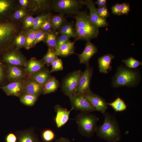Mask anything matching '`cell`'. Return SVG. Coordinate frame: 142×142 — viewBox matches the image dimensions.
<instances>
[{"label": "cell", "instance_id": "23", "mask_svg": "<svg viewBox=\"0 0 142 142\" xmlns=\"http://www.w3.org/2000/svg\"><path fill=\"white\" fill-rule=\"evenodd\" d=\"M4 59L6 62L11 64L18 65H24L23 61L21 57L14 52L6 54Z\"/></svg>", "mask_w": 142, "mask_h": 142}, {"label": "cell", "instance_id": "21", "mask_svg": "<svg viewBox=\"0 0 142 142\" xmlns=\"http://www.w3.org/2000/svg\"><path fill=\"white\" fill-rule=\"evenodd\" d=\"M44 63L42 61L33 59L28 62L26 64V70L30 73H35L43 68Z\"/></svg>", "mask_w": 142, "mask_h": 142}, {"label": "cell", "instance_id": "37", "mask_svg": "<svg viewBox=\"0 0 142 142\" xmlns=\"http://www.w3.org/2000/svg\"><path fill=\"white\" fill-rule=\"evenodd\" d=\"M48 17L41 25L40 28L44 32H49L52 28L51 20Z\"/></svg>", "mask_w": 142, "mask_h": 142}, {"label": "cell", "instance_id": "31", "mask_svg": "<svg viewBox=\"0 0 142 142\" xmlns=\"http://www.w3.org/2000/svg\"><path fill=\"white\" fill-rule=\"evenodd\" d=\"M122 62L126 66L130 69H134L142 65V63L134 58L130 57L127 59L123 60Z\"/></svg>", "mask_w": 142, "mask_h": 142}, {"label": "cell", "instance_id": "39", "mask_svg": "<svg viewBox=\"0 0 142 142\" xmlns=\"http://www.w3.org/2000/svg\"><path fill=\"white\" fill-rule=\"evenodd\" d=\"M10 6L9 2L5 0H0V14L8 9Z\"/></svg>", "mask_w": 142, "mask_h": 142}, {"label": "cell", "instance_id": "8", "mask_svg": "<svg viewBox=\"0 0 142 142\" xmlns=\"http://www.w3.org/2000/svg\"><path fill=\"white\" fill-rule=\"evenodd\" d=\"M69 98L73 109L89 113L96 111L95 108L84 95L74 94Z\"/></svg>", "mask_w": 142, "mask_h": 142}, {"label": "cell", "instance_id": "3", "mask_svg": "<svg viewBox=\"0 0 142 142\" xmlns=\"http://www.w3.org/2000/svg\"><path fill=\"white\" fill-rule=\"evenodd\" d=\"M138 73L123 67H119L112 79V85L117 88L121 86L134 87L138 82Z\"/></svg>", "mask_w": 142, "mask_h": 142}, {"label": "cell", "instance_id": "27", "mask_svg": "<svg viewBox=\"0 0 142 142\" xmlns=\"http://www.w3.org/2000/svg\"><path fill=\"white\" fill-rule=\"evenodd\" d=\"M37 97L34 95L23 94L20 97V100L24 104L28 106H32L36 103Z\"/></svg>", "mask_w": 142, "mask_h": 142}, {"label": "cell", "instance_id": "42", "mask_svg": "<svg viewBox=\"0 0 142 142\" xmlns=\"http://www.w3.org/2000/svg\"><path fill=\"white\" fill-rule=\"evenodd\" d=\"M34 18L29 16L27 17L24 21V26L25 28H29L32 26Z\"/></svg>", "mask_w": 142, "mask_h": 142}, {"label": "cell", "instance_id": "25", "mask_svg": "<svg viewBox=\"0 0 142 142\" xmlns=\"http://www.w3.org/2000/svg\"><path fill=\"white\" fill-rule=\"evenodd\" d=\"M116 112L122 111L125 110L127 106L124 101L119 97H118L113 102L107 103Z\"/></svg>", "mask_w": 142, "mask_h": 142}, {"label": "cell", "instance_id": "24", "mask_svg": "<svg viewBox=\"0 0 142 142\" xmlns=\"http://www.w3.org/2000/svg\"><path fill=\"white\" fill-rule=\"evenodd\" d=\"M59 32L68 36L70 37H75V31L72 24L69 23H64L58 29Z\"/></svg>", "mask_w": 142, "mask_h": 142}, {"label": "cell", "instance_id": "15", "mask_svg": "<svg viewBox=\"0 0 142 142\" xmlns=\"http://www.w3.org/2000/svg\"><path fill=\"white\" fill-rule=\"evenodd\" d=\"M17 142H39L32 130L28 129L16 132Z\"/></svg>", "mask_w": 142, "mask_h": 142}, {"label": "cell", "instance_id": "41", "mask_svg": "<svg viewBox=\"0 0 142 142\" xmlns=\"http://www.w3.org/2000/svg\"><path fill=\"white\" fill-rule=\"evenodd\" d=\"M26 39L25 37L21 34L17 37L15 40V42L17 45L19 46H22L25 44Z\"/></svg>", "mask_w": 142, "mask_h": 142}, {"label": "cell", "instance_id": "49", "mask_svg": "<svg viewBox=\"0 0 142 142\" xmlns=\"http://www.w3.org/2000/svg\"><path fill=\"white\" fill-rule=\"evenodd\" d=\"M3 76V71L2 68L0 65V81L2 78Z\"/></svg>", "mask_w": 142, "mask_h": 142}, {"label": "cell", "instance_id": "14", "mask_svg": "<svg viewBox=\"0 0 142 142\" xmlns=\"http://www.w3.org/2000/svg\"><path fill=\"white\" fill-rule=\"evenodd\" d=\"M114 58V56L111 54H107L100 57L98 60L99 71L103 73H107L109 70L112 69L110 65L112 60Z\"/></svg>", "mask_w": 142, "mask_h": 142}, {"label": "cell", "instance_id": "47", "mask_svg": "<svg viewBox=\"0 0 142 142\" xmlns=\"http://www.w3.org/2000/svg\"><path fill=\"white\" fill-rule=\"evenodd\" d=\"M55 142H70L69 140L64 138H60L56 141Z\"/></svg>", "mask_w": 142, "mask_h": 142}, {"label": "cell", "instance_id": "36", "mask_svg": "<svg viewBox=\"0 0 142 142\" xmlns=\"http://www.w3.org/2000/svg\"><path fill=\"white\" fill-rule=\"evenodd\" d=\"M46 33L42 30H37L35 40L33 45H35L44 39Z\"/></svg>", "mask_w": 142, "mask_h": 142}, {"label": "cell", "instance_id": "22", "mask_svg": "<svg viewBox=\"0 0 142 142\" xmlns=\"http://www.w3.org/2000/svg\"><path fill=\"white\" fill-rule=\"evenodd\" d=\"M58 37V33L54 30L46 33L44 39L49 48L55 50Z\"/></svg>", "mask_w": 142, "mask_h": 142}, {"label": "cell", "instance_id": "43", "mask_svg": "<svg viewBox=\"0 0 142 142\" xmlns=\"http://www.w3.org/2000/svg\"><path fill=\"white\" fill-rule=\"evenodd\" d=\"M17 140L16 135L12 133L8 134L6 138V142H17Z\"/></svg>", "mask_w": 142, "mask_h": 142}, {"label": "cell", "instance_id": "26", "mask_svg": "<svg viewBox=\"0 0 142 142\" xmlns=\"http://www.w3.org/2000/svg\"><path fill=\"white\" fill-rule=\"evenodd\" d=\"M64 14H60L54 16L51 19L52 28L53 30H58L65 23Z\"/></svg>", "mask_w": 142, "mask_h": 142}, {"label": "cell", "instance_id": "20", "mask_svg": "<svg viewBox=\"0 0 142 142\" xmlns=\"http://www.w3.org/2000/svg\"><path fill=\"white\" fill-rule=\"evenodd\" d=\"M50 72L48 70L41 69L34 74L33 79L43 87L50 77Z\"/></svg>", "mask_w": 142, "mask_h": 142}, {"label": "cell", "instance_id": "33", "mask_svg": "<svg viewBox=\"0 0 142 142\" xmlns=\"http://www.w3.org/2000/svg\"><path fill=\"white\" fill-rule=\"evenodd\" d=\"M42 136L44 141L46 142H49L54 139L55 134L52 130L47 129L43 131L42 133Z\"/></svg>", "mask_w": 142, "mask_h": 142}, {"label": "cell", "instance_id": "34", "mask_svg": "<svg viewBox=\"0 0 142 142\" xmlns=\"http://www.w3.org/2000/svg\"><path fill=\"white\" fill-rule=\"evenodd\" d=\"M52 70L50 72L61 70L63 69L62 61L57 57L51 63Z\"/></svg>", "mask_w": 142, "mask_h": 142}, {"label": "cell", "instance_id": "6", "mask_svg": "<svg viewBox=\"0 0 142 142\" xmlns=\"http://www.w3.org/2000/svg\"><path fill=\"white\" fill-rule=\"evenodd\" d=\"M82 5L80 1L75 0H57L53 4L54 9L60 14H75Z\"/></svg>", "mask_w": 142, "mask_h": 142}, {"label": "cell", "instance_id": "12", "mask_svg": "<svg viewBox=\"0 0 142 142\" xmlns=\"http://www.w3.org/2000/svg\"><path fill=\"white\" fill-rule=\"evenodd\" d=\"M98 51L97 48L90 40L87 41L82 52L78 54L80 63L89 64V61L93 56Z\"/></svg>", "mask_w": 142, "mask_h": 142}, {"label": "cell", "instance_id": "35", "mask_svg": "<svg viewBox=\"0 0 142 142\" xmlns=\"http://www.w3.org/2000/svg\"><path fill=\"white\" fill-rule=\"evenodd\" d=\"M70 38V37L66 35L61 34L58 37L55 50L69 40V39Z\"/></svg>", "mask_w": 142, "mask_h": 142}, {"label": "cell", "instance_id": "2", "mask_svg": "<svg viewBox=\"0 0 142 142\" xmlns=\"http://www.w3.org/2000/svg\"><path fill=\"white\" fill-rule=\"evenodd\" d=\"M103 124L97 127L98 136L108 142H117L121 138V133L118 123L115 117L106 112L103 114Z\"/></svg>", "mask_w": 142, "mask_h": 142}, {"label": "cell", "instance_id": "29", "mask_svg": "<svg viewBox=\"0 0 142 142\" xmlns=\"http://www.w3.org/2000/svg\"><path fill=\"white\" fill-rule=\"evenodd\" d=\"M50 16L48 13L37 16L34 18L33 26V29L34 31L37 30L44 21Z\"/></svg>", "mask_w": 142, "mask_h": 142}, {"label": "cell", "instance_id": "7", "mask_svg": "<svg viewBox=\"0 0 142 142\" xmlns=\"http://www.w3.org/2000/svg\"><path fill=\"white\" fill-rule=\"evenodd\" d=\"M86 66L85 71L80 76L75 94L84 95L90 90V84L93 69L89 64Z\"/></svg>", "mask_w": 142, "mask_h": 142}, {"label": "cell", "instance_id": "45", "mask_svg": "<svg viewBox=\"0 0 142 142\" xmlns=\"http://www.w3.org/2000/svg\"><path fill=\"white\" fill-rule=\"evenodd\" d=\"M26 14L25 11L22 9H20L14 13V17L16 19H19L23 17Z\"/></svg>", "mask_w": 142, "mask_h": 142}, {"label": "cell", "instance_id": "1", "mask_svg": "<svg viewBox=\"0 0 142 142\" xmlns=\"http://www.w3.org/2000/svg\"><path fill=\"white\" fill-rule=\"evenodd\" d=\"M75 34L76 40L87 41L95 38L99 33L98 28L91 21L85 11H78L76 14Z\"/></svg>", "mask_w": 142, "mask_h": 142}, {"label": "cell", "instance_id": "46", "mask_svg": "<svg viewBox=\"0 0 142 142\" xmlns=\"http://www.w3.org/2000/svg\"><path fill=\"white\" fill-rule=\"evenodd\" d=\"M106 0H97L95 2V3L98 6V8L106 6Z\"/></svg>", "mask_w": 142, "mask_h": 142}, {"label": "cell", "instance_id": "40", "mask_svg": "<svg viewBox=\"0 0 142 142\" xmlns=\"http://www.w3.org/2000/svg\"><path fill=\"white\" fill-rule=\"evenodd\" d=\"M120 8L121 15L128 14L130 9L129 3H124L120 4Z\"/></svg>", "mask_w": 142, "mask_h": 142}, {"label": "cell", "instance_id": "48", "mask_svg": "<svg viewBox=\"0 0 142 142\" xmlns=\"http://www.w3.org/2000/svg\"><path fill=\"white\" fill-rule=\"evenodd\" d=\"M20 3L22 6H26L28 3V1L27 0H19V1Z\"/></svg>", "mask_w": 142, "mask_h": 142}, {"label": "cell", "instance_id": "44", "mask_svg": "<svg viewBox=\"0 0 142 142\" xmlns=\"http://www.w3.org/2000/svg\"><path fill=\"white\" fill-rule=\"evenodd\" d=\"M120 4L117 3L111 7L112 13L116 15L120 16L121 15L120 8Z\"/></svg>", "mask_w": 142, "mask_h": 142}, {"label": "cell", "instance_id": "30", "mask_svg": "<svg viewBox=\"0 0 142 142\" xmlns=\"http://www.w3.org/2000/svg\"><path fill=\"white\" fill-rule=\"evenodd\" d=\"M9 77L13 79H18L23 76L22 72L19 68L14 66H10L8 68Z\"/></svg>", "mask_w": 142, "mask_h": 142}, {"label": "cell", "instance_id": "9", "mask_svg": "<svg viewBox=\"0 0 142 142\" xmlns=\"http://www.w3.org/2000/svg\"><path fill=\"white\" fill-rule=\"evenodd\" d=\"M82 5H86L90 11V18L93 24L98 28L107 26L108 24L106 19L101 18L99 15L96 8L95 3L91 0L80 1Z\"/></svg>", "mask_w": 142, "mask_h": 142}, {"label": "cell", "instance_id": "10", "mask_svg": "<svg viewBox=\"0 0 142 142\" xmlns=\"http://www.w3.org/2000/svg\"><path fill=\"white\" fill-rule=\"evenodd\" d=\"M84 95L89 100L96 111H100L103 114L105 112L108 104L104 99L91 90Z\"/></svg>", "mask_w": 142, "mask_h": 142}, {"label": "cell", "instance_id": "17", "mask_svg": "<svg viewBox=\"0 0 142 142\" xmlns=\"http://www.w3.org/2000/svg\"><path fill=\"white\" fill-rule=\"evenodd\" d=\"M75 41L72 42L68 40L55 50L57 56L66 57L74 53Z\"/></svg>", "mask_w": 142, "mask_h": 142}, {"label": "cell", "instance_id": "19", "mask_svg": "<svg viewBox=\"0 0 142 142\" xmlns=\"http://www.w3.org/2000/svg\"><path fill=\"white\" fill-rule=\"evenodd\" d=\"M13 30V27L9 24L0 23V44L8 39Z\"/></svg>", "mask_w": 142, "mask_h": 142}, {"label": "cell", "instance_id": "28", "mask_svg": "<svg viewBox=\"0 0 142 142\" xmlns=\"http://www.w3.org/2000/svg\"><path fill=\"white\" fill-rule=\"evenodd\" d=\"M57 57L55 50L49 48L47 53L43 58V60L44 63L48 65L51 64Z\"/></svg>", "mask_w": 142, "mask_h": 142}, {"label": "cell", "instance_id": "5", "mask_svg": "<svg viewBox=\"0 0 142 142\" xmlns=\"http://www.w3.org/2000/svg\"><path fill=\"white\" fill-rule=\"evenodd\" d=\"M82 73L80 70L74 71L67 75L63 79L62 89L65 95L70 97L75 94Z\"/></svg>", "mask_w": 142, "mask_h": 142}, {"label": "cell", "instance_id": "18", "mask_svg": "<svg viewBox=\"0 0 142 142\" xmlns=\"http://www.w3.org/2000/svg\"><path fill=\"white\" fill-rule=\"evenodd\" d=\"M59 86L58 81L54 77H50L43 86L42 93L46 94L53 92L57 90Z\"/></svg>", "mask_w": 142, "mask_h": 142}, {"label": "cell", "instance_id": "16", "mask_svg": "<svg viewBox=\"0 0 142 142\" xmlns=\"http://www.w3.org/2000/svg\"><path fill=\"white\" fill-rule=\"evenodd\" d=\"M43 87L34 81L29 82L25 87L24 94L38 97L42 93Z\"/></svg>", "mask_w": 142, "mask_h": 142}, {"label": "cell", "instance_id": "13", "mask_svg": "<svg viewBox=\"0 0 142 142\" xmlns=\"http://www.w3.org/2000/svg\"><path fill=\"white\" fill-rule=\"evenodd\" d=\"M3 90L8 95L20 97L24 94V86L20 82H15L1 87Z\"/></svg>", "mask_w": 142, "mask_h": 142}, {"label": "cell", "instance_id": "38", "mask_svg": "<svg viewBox=\"0 0 142 142\" xmlns=\"http://www.w3.org/2000/svg\"><path fill=\"white\" fill-rule=\"evenodd\" d=\"M97 12L100 17L106 19L109 16V12L106 6L97 8Z\"/></svg>", "mask_w": 142, "mask_h": 142}, {"label": "cell", "instance_id": "32", "mask_svg": "<svg viewBox=\"0 0 142 142\" xmlns=\"http://www.w3.org/2000/svg\"><path fill=\"white\" fill-rule=\"evenodd\" d=\"M37 31L31 30L28 33L26 38L25 46L27 49H29L33 45L36 38Z\"/></svg>", "mask_w": 142, "mask_h": 142}, {"label": "cell", "instance_id": "4", "mask_svg": "<svg viewBox=\"0 0 142 142\" xmlns=\"http://www.w3.org/2000/svg\"><path fill=\"white\" fill-rule=\"evenodd\" d=\"M76 120L79 130L83 135L91 137L96 131L99 118L95 115L89 112H82L78 115Z\"/></svg>", "mask_w": 142, "mask_h": 142}, {"label": "cell", "instance_id": "11", "mask_svg": "<svg viewBox=\"0 0 142 142\" xmlns=\"http://www.w3.org/2000/svg\"><path fill=\"white\" fill-rule=\"evenodd\" d=\"M56 112L55 118L57 127L60 128L64 125L69 119L70 113L73 109L72 108L69 110L62 107L59 105H56L54 107Z\"/></svg>", "mask_w": 142, "mask_h": 142}]
</instances>
